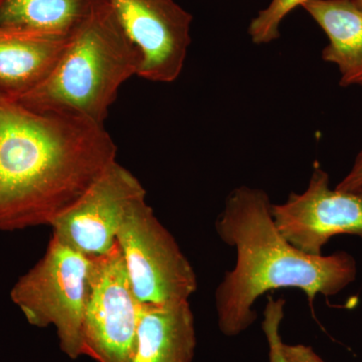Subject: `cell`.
<instances>
[{
    "label": "cell",
    "mask_w": 362,
    "mask_h": 362,
    "mask_svg": "<svg viewBox=\"0 0 362 362\" xmlns=\"http://www.w3.org/2000/svg\"><path fill=\"white\" fill-rule=\"evenodd\" d=\"M116 156L104 125L0 100V232L52 226Z\"/></svg>",
    "instance_id": "6da1fadb"
},
{
    "label": "cell",
    "mask_w": 362,
    "mask_h": 362,
    "mask_svg": "<svg viewBox=\"0 0 362 362\" xmlns=\"http://www.w3.org/2000/svg\"><path fill=\"white\" fill-rule=\"evenodd\" d=\"M268 194L240 185L226 197L216 221L218 237L235 247L237 263L214 294L221 332L235 337L257 319L252 309L262 295L283 288L301 290L313 309L317 295L329 297L354 282L356 259L346 252L312 256L293 247L279 232Z\"/></svg>",
    "instance_id": "7a4b0ae2"
},
{
    "label": "cell",
    "mask_w": 362,
    "mask_h": 362,
    "mask_svg": "<svg viewBox=\"0 0 362 362\" xmlns=\"http://www.w3.org/2000/svg\"><path fill=\"white\" fill-rule=\"evenodd\" d=\"M140 68L139 52L103 0L71 35L51 76L16 103L104 125L121 86Z\"/></svg>",
    "instance_id": "3957f363"
},
{
    "label": "cell",
    "mask_w": 362,
    "mask_h": 362,
    "mask_svg": "<svg viewBox=\"0 0 362 362\" xmlns=\"http://www.w3.org/2000/svg\"><path fill=\"white\" fill-rule=\"evenodd\" d=\"M90 258L52 237L44 257L14 284L11 298L37 327L54 326L69 358L83 356Z\"/></svg>",
    "instance_id": "277c9868"
},
{
    "label": "cell",
    "mask_w": 362,
    "mask_h": 362,
    "mask_svg": "<svg viewBox=\"0 0 362 362\" xmlns=\"http://www.w3.org/2000/svg\"><path fill=\"white\" fill-rule=\"evenodd\" d=\"M117 244L140 303L188 301L197 291L194 267L147 201L138 204L124 221Z\"/></svg>",
    "instance_id": "5b68a950"
},
{
    "label": "cell",
    "mask_w": 362,
    "mask_h": 362,
    "mask_svg": "<svg viewBox=\"0 0 362 362\" xmlns=\"http://www.w3.org/2000/svg\"><path fill=\"white\" fill-rule=\"evenodd\" d=\"M141 309L117 242L110 251L90 257L83 356L96 362H128L134 347Z\"/></svg>",
    "instance_id": "8992f818"
},
{
    "label": "cell",
    "mask_w": 362,
    "mask_h": 362,
    "mask_svg": "<svg viewBox=\"0 0 362 362\" xmlns=\"http://www.w3.org/2000/svg\"><path fill=\"white\" fill-rule=\"evenodd\" d=\"M146 195L138 178L116 160L54 221L52 238L89 258L105 254L116 244L124 221L146 201Z\"/></svg>",
    "instance_id": "52a82bcc"
},
{
    "label": "cell",
    "mask_w": 362,
    "mask_h": 362,
    "mask_svg": "<svg viewBox=\"0 0 362 362\" xmlns=\"http://www.w3.org/2000/svg\"><path fill=\"white\" fill-rule=\"evenodd\" d=\"M329 183V175L315 161L305 192H291L283 204H272L279 232L293 247L312 256H321L335 235L362 239V189H331Z\"/></svg>",
    "instance_id": "ba28073f"
},
{
    "label": "cell",
    "mask_w": 362,
    "mask_h": 362,
    "mask_svg": "<svg viewBox=\"0 0 362 362\" xmlns=\"http://www.w3.org/2000/svg\"><path fill=\"white\" fill-rule=\"evenodd\" d=\"M106 1L139 52L138 77L156 83L177 80L192 44V14L175 0Z\"/></svg>",
    "instance_id": "9c48e42d"
},
{
    "label": "cell",
    "mask_w": 362,
    "mask_h": 362,
    "mask_svg": "<svg viewBox=\"0 0 362 362\" xmlns=\"http://www.w3.org/2000/svg\"><path fill=\"white\" fill-rule=\"evenodd\" d=\"M70 37L0 28V100L16 102L39 88Z\"/></svg>",
    "instance_id": "30bf717a"
},
{
    "label": "cell",
    "mask_w": 362,
    "mask_h": 362,
    "mask_svg": "<svg viewBox=\"0 0 362 362\" xmlns=\"http://www.w3.org/2000/svg\"><path fill=\"white\" fill-rule=\"evenodd\" d=\"M195 347L197 332L189 301L142 304L128 362H192Z\"/></svg>",
    "instance_id": "8fae6325"
},
{
    "label": "cell",
    "mask_w": 362,
    "mask_h": 362,
    "mask_svg": "<svg viewBox=\"0 0 362 362\" xmlns=\"http://www.w3.org/2000/svg\"><path fill=\"white\" fill-rule=\"evenodd\" d=\"M304 11L327 35L323 61L337 66L342 76L362 66V9L351 0H309Z\"/></svg>",
    "instance_id": "7c38bea8"
},
{
    "label": "cell",
    "mask_w": 362,
    "mask_h": 362,
    "mask_svg": "<svg viewBox=\"0 0 362 362\" xmlns=\"http://www.w3.org/2000/svg\"><path fill=\"white\" fill-rule=\"evenodd\" d=\"M103 0H0V28L70 37Z\"/></svg>",
    "instance_id": "4fadbf2b"
},
{
    "label": "cell",
    "mask_w": 362,
    "mask_h": 362,
    "mask_svg": "<svg viewBox=\"0 0 362 362\" xmlns=\"http://www.w3.org/2000/svg\"><path fill=\"white\" fill-rule=\"evenodd\" d=\"M309 0H271L250 23L247 33L256 45L270 44L280 37V26L290 13Z\"/></svg>",
    "instance_id": "5bb4252c"
},
{
    "label": "cell",
    "mask_w": 362,
    "mask_h": 362,
    "mask_svg": "<svg viewBox=\"0 0 362 362\" xmlns=\"http://www.w3.org/2000/svg\"><path fill=\"white\" fill-rule=\"evenodd\" d=\"M285 305L284 299L269 297L264 310L263 331L268 342L269 362H284L280 327L284 319Z\"/></svg>",
    "instance_id": "9a60e30c"
},
{
    "label": "cell",
    "mask_w": 362,
    "mask_h": 362,
    "mask_svg": "<svg viewBox=\"0 0 362 362\" xmlns=\"http://www.w3.org/2000/svg\"><path fill=\"white\" fill-rule=\"evenodd\" d=\"M284 362H326L311 346L303 344H282Z\"/></svg>",
    "instance_id": "2e32d148"
},
{
    "label": "cell",
    "mask_w": 362,
    "mask_h": 362,
    "mask_svg": "<svg viewBox=\"0 0 362 362\" xmlns=\"http://www.w3.org/2000/svg\"><path fill=\"white\" fill-rule=\"evenodd\" d=\"M335 188L343 192H356L362 189V150L357 154L349 175L345 176Z\"/></svg>",
    "instance_id": "e0dca14e"
},
{
    "label": "cell",
    "mask_w": 362,
    "mask_h": 362,
    "mask_svg": "<svg viewBox=\"0 0 362 362\" xmlns=\"http://www.w3.org/2000/svg\"><path fill=\"white\" fill-rule=\"evenodd\" d=\"M339 85L341 87H350V86H362V66L356 71L340 78Z\"/></svg>",
    "instance_id": "ac0fdd59"
},
{
    "label": "cell",
    "mask_w": 362,
    "mask_h": 362,
    "mask_svg": "<svg viewBox=\"0 0 362 362\" xmlns=\"http://www.w3.org/2000/svg\"><path fill=\"white\" fill-rule=\"evenodd\" d=\"M356 6H358L359 8L362 9V0H351Z\"/></svg>",
    "instance_id": "d6986e66"
}]
</instances>
